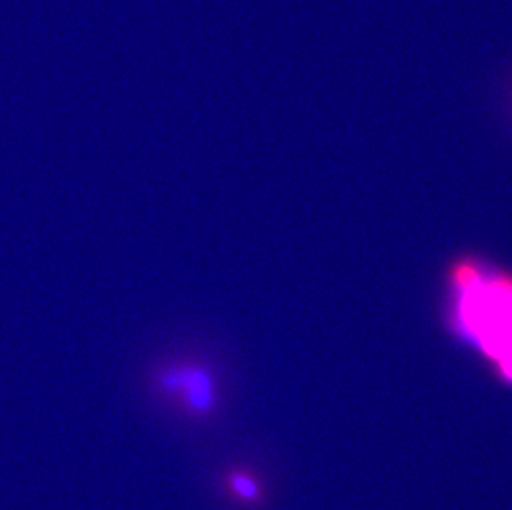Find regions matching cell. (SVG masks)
<instances>
[{
  "instance_id": "6da1fadb",
  "label": "cell",
  "mask_w": 512,
  "mask_h": 510,
  "mask_svg": "<svg viewBox=\"0 0 512 510\" xmlns=\"http://www.w3.org/2000/svg\"><path fill=\"white\" fill-rule=\"evenodd\" d=\"M450 282L456 333L512 385V275L461 259Z\"/></svg>"
},
{
  "instance_id": "7a4b0ae2",
  "label": "cell",
  "mask_w": 512,
  "mask_h": 510,
  "mask_svg": "<svg viewBox=\"0 0 512 510\" xmlns=\"http://www.w3.org/2000/svg\"><path fill=\"white\" fill-rule=\"evenodd\" d=\"M143 388L158 408L186 423L213 418L219 405V383L213 366L181 348H165L146 361Z\"/></svg>"
},
{
  "instance_id": "3957f363",
  "label": "cell",
  "mask_w": 512,
  "mask_h": 510,
  "mask_svg": "<svg viewBox=\"0 0 512 510\" xmlns=\"http://www.w3.org/2000/svg\"><path fill=\"white\" fill-rule=\"evenodd\" d=\"M226 487L236 501L252 504L259 499V484L249 472L234 469L226 476Z\"/></svg>"
}]
</instances>
